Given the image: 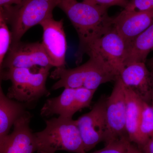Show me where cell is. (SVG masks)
<instances>
[{
    "mask_svg": "<svg viewBox=\"0 0 153 153\" xmlns=\"http://www.w3.org/2000/svg\"><path fill=\"white\" fill-rule=\"evenodd\" d=\"M32 115L29 111L19 118L13 130L0 143V153H34L36 146L34 133L30 126Z\"/></svg>",
    "mask_w": 153,
    "mask_h": 153,
    "instance_id": "cell-12",
    "label": "cell"
},
{
    "mask_svg": "<svg viewBox=\"0 0 153 153\" xmlns=\"http://www.w3.org/2000/svg\"><path fill=\"white\" fill-rule=\"evenodd\" d=\"M51 68L43 67L37 71L30 68H7L1 72V79L11 82L7 96L27 108L34 105L40 99L50 94L46 82Z\"/></svg>",
    "mask_w": 153,
    "mask_h": 153,
    "instance_id": "cell-4",
    "label": "cell"
},
{
    "mask_svg": "<svg viewBox=\"0 0 153 153\" xmlns=\"http://www.w3.org/2000/svg\"><path fill=\"white\" fill-rule=\"evenodd\" d=\"M152 9H153V0H129L128 4L123 10L127 11H140Z\"/></svg>",
    "mask_w": 153,
    "mask_h": 153,
    "instance_id": "cell-21",
    "label": "cell"
},
{
    "mask_svg": "<svg viewBox=\"0 0 153 153\" xmlns=\"http://www.w3.org/2000/svg\"><path fill=\"white\" fill-rule=\"evenodd\" d=\"M126 100L124 86L118 77L111 94L106 97L107 131L105 144L127 136L126 128Z\"/></svg>",
    "mask_w": 153,
    "mask_h": 153,
    "instance_id": "cell-8",
    "label": "cell"
},
{
    "mask_svg": "<svg viewBox=\"0 0 153 153\" xmlns=\"http://www.w3.org/2000/svg\"><path fill=\"white\" fill-rule=\"evenodd\" d=\"M152 75L153 78V74H152ZM150 105H152V108H153V85L152 88V97H151Z\"/></svg>",
    "mask_w": 153,
    "mask_h": 153,
    "instance_id": "cell-27",
    "label": "cell"
},
{
    "mask_svg": "<svg viewBox=\"0 0 153 153\" xmlns=\"http://www.w3.org/2000/svg\"><path fill=\"white\" fill-rule=\"evenodd\" d=\"M126 52V43L113 27L94 41L86 53L120 74L124 67Z\"/></svg>",
    "mask_w": 153,
    "mask_h": 153,
    "instance_id": "cell-7",
    "label": "cell"
},
{
    "mask_svg": "<svg viewBox=\"0 0 153 153\" xmlns=\"http://www.w3.org/2000/svg\"><path fill=\"white\" fill-rule=\"evenodd\" d=\"M146 64L148 68H149V70L153 75V56L152 58L146 61Z\"/></svg>",
    "mask_w": 153,
    "mask_h": 153,
    "instance_id": "cell-26",
    "label": "cell"
},
{
    "mask_svg": "<svg viewBox=\"0 0 153 153\" xmlns=\"http://www.w3.org/2000/svg\"><path fill=\"white\" fill-rule=\"evenodd\" d=\"M130 143L128 137H123L105 144L104 148L91 153H127Z\"/></svg>",
    "mask_w": 153,
    "mask_h": 153,
    "instance_id": "cell-20",
    "label": "cell"
},
{
    "mask_svg": "<svg viewBox=\"0 0 153 153\" xmlns=\"http://www.w3.org/2000/svg\"><path fill=\"white\" fill-rule=\"evenodd\" d=\"M153 134V108L144 101L141 117L139 127L140 149L142 147Z\"/></svg>",
    "mask_w": 153,
    "mask_h": 153,
    "instance_id": "cell-18",
    "label": "cell"
},
{
    "mask_svg": "<svg viewBox=\"0 0 153 153\" xmlns=\"http://www.w3.org/2000/svg\"><path fill=\"white\" fill-rule=\"evenodd\" d=\"M106 97H102L89 112L76 120V124L86 153L104 142L107 131Z\"/></svg>",
    "mask_w": 153,
    "mask_h": 153,
    "instance_id": "cell-9",
    "label": "cell"
},
{
    "mask_svg": "<svg viewBox=\"0 0 153 153\" xmlns=\"http://www.w3.org/2000/svg\"><path fill=\"white\" fill-rule=\"evenodd\" d=\"M120 77L125 86L130 88L144 101L150 104L153 78L146 63L133 62L127 64L120 71Z\"/></svg>",
    "mask_w": 153,
    "mask_h": 153,
    "instance_id": "cell-13",
    "label": "cell"
},
{
    "mask_svg": "<svg viewBox=\"0 0 153 153\" xmlns=\"http://www.w3.org/2000/svg\"><path fill=\"white\" fill-rule=\"evenodd\" d=\"M53 67L41 43L21 41L10 47L3 62L2 68Z\"/></svg>",
    "mask_w": 153,
    "mask_h": 153,
    "instance_id": "cell-10",
    "label": "cell"
},
{
    "mask_svg": "<svg viewBox=\"0 0 153 153\" xmlns=\"http://www.w3.org/2000/svg\"><path fill=\"white\" fill-rule=\"evenodd\" d=\"M153 50V24L127 44L124 66L133 62L146 63Z\"/></svg>",
    "mask_w": 153,
    "mask_h": 153,
    "instance_id": "cell-17",
    "label": "cell"
},
{
    "mask_svg": "<svg viewBox=\"0 0 153 153\" xmlns=\"http://www.w3.org/2000/svg\"><path fill=\"white\" fill-rule=\"evenodd\" d=\"M11 33L4 14L0 7V74L1 75L3 62L8 52L11 44Z\"/></svg>",
    "mask_w": 153,
    "mask_h": 153,
    "instance_id": "cell-19",
    "label": "cell"
},
{
    "mask_svg": "<svg viewBox=\"0 0 153 153\" xmlns=\"http://www.w3.org/2000/svg\"><path fill=\"white\" fill-rule=\"evenodd\" d=\"M119 76L117 71L92 57L76 68H56L50 74L52 79H58L52 85L53 90L83 87L97 90L102 84L115 82Z\"/></svg>",
    "mask_w": 153,
    "mask_h": 153,
    "instance_id": "cell-3",
    "label": "cell"
},
{
    "mask_svg": "<svg viewBox=\"0 0 153 153\" xmlns=\"http://www.w3.org/2000/svg\"><path fill=\"white\" fill-rule=\"evenodd\" d=\"M45 123L44 129L34 133L36 152L86 153L76 120L58 116L46 120Z\"/></svg>",
    "mask_w": 153,
    "mask_h": 153,
    "instance_id": "cell-2",
    "label": "cell"
},
{
    "mask_svg": "<svg viewBox=\"0 0 153 153\" xmlns=\"http://www.w3.org/2000/svg\"><path fill=\"white\" fill-rule=\"evenodd\" d=\"M43 29L42 44L53 67L65 68L67 46L63 19L57 21L53 17L40 24Z\"/></svg>",
    "mask_w": 153,
    "mask_h": 153,
    "instance_id": "cell-11",
    "label": "cell"
},
{
    "mask_svg": "<svg viewBox=\"0 0 153 153\" xmlns=\"http://www.w3.org/2000/svg\"><path fill=\"white\" fill-rule=\"evenodd\" d=\"M127 153H145L141 149L137 146L136 145L131 142L130 143L128 147Z\"/></svg>",
    "mask_w": 153,
    "mask_h": 153,
    "instance_id": "cell-24",
    "label": "cell"
},
{
    "mask_svg": "<svg viewBox=\"0 0 153 153\" xmlns=\"http://www.w3.org/2000/svg\"><path fill=\"white\" fill-rule=\"evenodd\" d=\"M96 91L83 87L65 88L60 95L46 100L40 114L43 117L57 115L61 117L72 118L77 111L90 106Z\"/></svg>",
    "mask_w": 153,
    "mask_h": 153,
    "instance_id": "cell-6",
    "label": "cell"
},
{
    "mask_svg": "<svg viewBox=\"0 0 153 153\" xmlns=\"http://www.w3.org/2000/svg\"><path fill=\"white\" fill-rule=\"evenodd\" d=\"M113 18L114 27L127 44L153 24V9L140 11L123 10Z\"/></svg>",
    "mask_w": 153,
    "mask_h": 153,
    "instance_id": "cell-14",
    "label": "cell"
},
{
    "mask_svg": "<svg viewBox=\"0 0 153 153\" xmlns=\"http://www.w3.org/2000/svg\"><path fill=\"white\" fill-rule=\"evenodd\" d=\"M60 0H22L19 4L3 7L11 27V47L18 44L25 33L36 25L53 17Z\"/></svg>",
    "mask_w": 153,
    "mask_h": 153,
    "instance_id": "cell-5",
    "label": "cell"
},
{
    "mask_svg": "<svg viewBox=\"0 0 153 153\" xmlns=\"http://www.w3.org/2000/svg\"><path fill=\"white\" fill-rule=\"evenodd\" d=\"M82 1L106 9L112 6H119L124 9L128 4L129 0H82Z\"/></svg>",
    "mask_w": 153,
    "mask_h": 153,
    "instance_id": "cell-22",
    "label": "cell"
},
{
    "mask_svg": "<svg viewBox=\"0 0 153 153\" xmlns=\"http://www.w3.org/2000/svg\"><path fill=\"white\" fill-rule=\"evenodd\" d=\"M57 7L66 14L78 35L76 62L79 64L94 41L113 27V18L108 16V9L82 1L60 0Z\"/></svg>",
    "mask_w": 153,
    "mask_h": 153,
    "instance_id": "cell-1",
    "label": "cell"
},
{
    "mask_svg": "<svg viewBox=\"0 0 153 153\" xmlns=\"http://www.w3.org/2000/svg\"><path fill=\"white\" fill-rule=\"evenodd\" d=\"M124 90L126 100V131L130 141L139 147V127L144 101L130 88L124 86Z\"/></svg>",
    "mask_w": 153,
    "mask_h": 153,
    "instance_id": "cell-15",
    "label": "cell"
},
{
    "mask_svg": "<svg viewBox=\"0 0 153 153\" xmlns=\"http://www.w3.org/2000/svg\"><path fill=\"white\" fill-rule=\"evenodd\" d=\"M140 149L145 153H153V134Z\"/></svg>",
    "mask_w": 153,
    "mask_h": 153,
    "instance_id": "cell-23",
    "label": "cell"
},
{
    "mask_svg": "<svg viewBox=\"0 0 153 153\" xmlns=\"http://www.w3.org/2000/svg\"><path fill=\"white\" fill-rule=\"evenodd\" d=\"M22 0H0V7L14 5L19 4Z\"/></svg>",
    "mask_w": 153,
    "mask_h": 153,
    "instance_id": "cell-25",
    "label": "cell"
},
{
    "mask_svg": "<svg viewBox=\"0 0 153 153\" xmlns=\"http://www.w3.org/2000/svg\"><path fill=\"white\" fill-rule=\"evenodd\" d=\"M27 108L25 104L6 95L0 82V143L9 134L15 122L27 111Z\"/></svg>",
    "mask_w": 153,
    "mask_h": 153,
    "instance_id": "cell-16",
    "label": "cell"
},
{
    "mask_svg": "<svg viewBox=\"0 0 153 153\" xmlns=\"http://www.w3.org/2000/svg\"><path fill=\"white\" fill-rule=\"evenodd\" d=\"M1 75L0 74V82H1Z\"/></svg>",
    "mask_w": 153,
    "mask_h": 153,
    "instance_id": "cell-28",
    "label": "cell"
}]
</instances>
